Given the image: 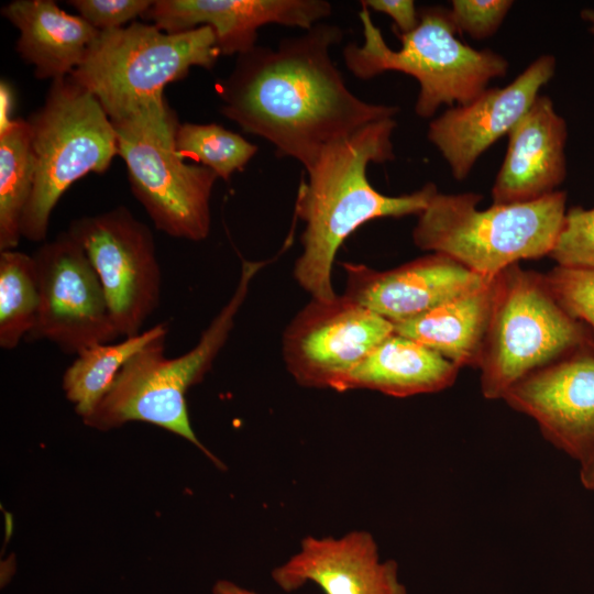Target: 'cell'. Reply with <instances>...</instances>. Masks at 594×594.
<instances>
[{"label":"cell","instance_id":"obj_1","mask_svg":"<svg viewBox=\"0 0 594 594\" xmlns=\"http://www.w3.org/2000/svg\"><path fill=\"white\" fill-rule=\"evenodd\" d=\"M342 37L339 26L317 23L276 48L255 46L238 55L233 70L217 85L221 113L305 169L329 144L394 118L398 108L366 102L346 87L330 56Z\"/></svg>","mask_w":594,"mask_h":594},{"label":"cell","instance_id":"obj_2","mask_svg":"<svg viewBox=\"0 0 594 594\" xmlns=\"http://www.w3.org/2000/svg\"><path fill=\"white\" fill-rule=\"evenodd\" d=\"M394 118L372 122L326 146L306 169L295 212L305 222L301 254L294 277L314 299L331 300L332 265L344 240L359 227L378 218L419 215L438 193L432 183L403 196H386L370 183V163L394 158Z\"/></svg>","mask_w":594,"mask_h":594},{"label":"cell","instance_id":"obj_3","mask_svg":"<svg viewBox=\"0 0 594 594\" xmlns=\"http://www.w3.org/2000/svg\"><path fill=\"white\" fill-rule=\"evenodd\" d=\"M265 264L242 262L240 278L231 298L189 351L176 358L166 356V337H163L135 353L84 422L102 431L130 421L148 422L183 437L218 468H223L195 435L188 416L186 393L201 382L212 366L229 338L251 282Z\"/></svg>","mask_w":594,"mask_h":594},{"label":"cell","instance_id":"obj_4","mask_svg":"<svg viewBox=\"0 0 594 594\" xmlns=\"http://www.w3.org/2000/svg\"><path fill=\"white\" fill-rule=\"evenodd\" d=\"M481 199L474 193H437L418 215L414 243L487 277L518 261L550 255L566 212L564 191L485 210L477 209Z\"/></svg>","mask_w":594,"mask_h":594},{"label":"cell","instance_id":"obj_5","mask_svg":"<svg viewBox=\"0 0 594 594\" xmlns=\"http://www.w3.org/2000/svg\"><path fill=\"white\" fill-rule=\"evenodd\" d=\"M362 45L343 50L346 68L360 79H371L388 70L410 75L419 84L415 111L431 118L442 105L463 106L475 99L494 79L504 77L507 61L491 50H475L457 37L449 9L425 7L418 10V25L398 35L399 50H392L373 23L369 9L361 4Z\"/></svg>","mask_w":594,"mask_h":594},{"label":"cell","instance_id":"obj_6","mask_svg":"<svg viewBox=\"0 0 594 594\" xmlns=\"http://www.w3.org/2000/svg\"><path fill=\"white\" fill-rule=\"evenodd\" d=\"M594 353V334L569 315L544 277L518 264L497 276V296L479 367L487 399H503L526 375L569 356Z\"/></svg>","mask_w":594,"mask_h":594},{"label":"cell","instance_id":"obj_7","mask_svg":"<svg viewBox=\"0 0 594 594\" xmlns=\"http://www.w3.org/2000/svg\"><path fill=\"white\" fill-rule=\"evenodd\" d=\"M111 122L132 194L155 228L177 239L205 240L219 177L208 167L187 164L177 152L179 121L165 96Z\"/></svg>","mask_w":594,"mask_h":594},{"label":"cell","instance_id":"obj_8","mask_svg":"<svg viewBox=\"0 0 594 594\" xmlns=\"http://www.w3.org/2000/svg\"><path fill=\"white\" fill-rule=\"evenodd\" d=\"M221 53L213 30L167 33L153 23L100 31L72 78L100 102L110 120L164 97V88L191 67L211 69Z\"/></svg>","mask_w":594,"mask_h":594},{"label":"cell","instance_id":"obj_9","mask_svg":"<svg viewBox=\"0 0 594 594\" xmlns=\"http://www.w3.org/2000/svg\"><path fill=\"white\" fill-rule=\"evenodd\" d=\"M28 122L35 179L21 235L43 243L63 194L89 173L103 174L118 155V141L100 102L70 75L51 82L44 103Z\"/></svg>","mask_w":594,"mask_h":594},{"label":"cell","instance_id":"obj_10","mask_svg":"<svg viewBox=\"0 0 594 594\" xmlns=\"http://www.w3.org/2000/svg\"><path fill=\"white\" fill-rule=\"evenodd\" d=\"M67 231L96 271L120 337L141 333L161 301L162 272L151 229L118 206L77 218Z\"/></svg>","mask_w":594,"mask_h":594},{"label":"cell","instance_id":"obj_11","mask_svg":"<svg viewBox=\"0 0 594 594\" xmlns=\"http://www.w3.org/2000/svg\"><path fill=\"white\" fill-rule=\"evenodd\" d=\"M33 257L40 300L28 339L46 340L76 355L120 337L98 275L67 230L43 242Z\"/></svg>","mask_w":594,"mask_h":594},{"label":"cell","instance_id":"obj_12","mask_svg":"<svg viewBox=\"0 0 594 594\" xmlns=\"http://www.w3.org/2000/svg\"><path fill=\"white\" fill-rule=\"evenodd\" d=\"M394 333L391 321L344 294L311 299L283 337L286 369L297 384L337 391L342 378Z\"/></svg>","mask_w":594,"mask_h":594},{"label":"cell","instance_id":"obj_13","mask_svg":"<svg viewBox=\"0 0 594 594\" xmlns=\"http://www.w3.org/2000/svg\"><path fill=\"white\" fill-rule=\"evenodd\" d=\"M503 399L532 418L547 441L583 463L594 452V353H579L526 375Z\"/></svg>","mask_w":594,"mask_h":594},{"label":"cell","instance_id":"obj_14","mask_svg":"<svg viewBox=\"0 0 594 594\" xmlns=\"http://www.w3.org/2000/svg\"><path fill=\"white\" fill-rule=\"evenodd\" d=\"M554 70L556 58L542 55L507 86L486 88L469 103L451 107L430 122L427 136L457 180L464 179L477 158L509 133Z\"/></svg>","mask_w":594,"mask_h":594},{"label":"cell","instance_id":"obj_15","mask_svg":"<svg viewBox=\"0 0 594 594\" xmlns=\"http://www.w3.org/2000/svg\"><path fill=\"white\" fill-rule=\"evenodd\" d=\"M343 268L346 274L344 295L393 324L477 290L495 277L475 273L441 253H431L388 271L353 263H343Z\"/></svg>","mask_w":594,"mask_h":594},{"label":"cell","instance_id":"obj_16","mask_svg":"<svg viewBox=\"0 0 594 594\" xmlns=\"http://www.w3.org/2000/svg\"><path fill=\"white\" fill-rule=\"evenodd\" d=\"M271 578L287 593L314 583L324 594H407L397 563L382 560L375 538L362 529L340 537H304Z\"/></svg>","mask_w":594,"mask_h":594},{"label":"cell","instance_id":"obj_17","mask_svg":"<svg viewBox=\"0 0 594 594\" xmlns=\"http://www.w3.org/2000/svg\"><path fill=\"white\" fill-rule=\"evenodd\" d=\"M326 0H154L144 18L167 33L210 26L221 55H240L255 47L265 24L306 31L331 14Z\"/></svg>","mask_w":594,"mask_h":594},{"label":"cell","instance_id":"obj_18","mask_svg":"<svg viewBox=\"0 0 594 594\" xmlns=\"http://www.w3.org/2000/svg\"><path fill=\"white\" fill-rule=\"evenodd\" d=\"M504 162L492 187L493 205L542 198L563 182L566 124L551 99L539 95L513 127Z\"/></svg>","mask_w":594,"mask_h":594},{"label":"cell","instance_id":"obj_19","mask_svg":"<svg viewBox=\"0 0 594 594\" xmlns=\"http://www.w3.org/2000/svg\"><path fill=\"white\" fill-rule=\"evenodd\" d=\"M1 15L19 30L15 51L38 79L72 75L100 32L53 0H14L1 8Z\"/></svg>","mask_w":594,"mask_h":594},{"label":"cell","instance_id":"obj_20","mask_svg":"<svg viewBox=\"0 0 594 594\" xmlns=\"http://www.w3.org/2000/svg\"><path fill=\"white\" fill-rule=\"evenodd\" d=\"M459 369L438 352L394 332L342 378L337 392L371 389L393 397L436 393L454 383Z\"/></svg>","mask_w":594,"mask_h":594},{"label":"cell","instance_id":"obj_21","mask_svg":"<svg viewBox=\"0 0 594 594\" xmlns=\"http://www.w3.org/2000/svg\"><path fill=\"white\" fill-rule=\"evenodd\" d=\"M497 276L477 290L394 323V332L428 346L459 367H479L495 308Z\"/></svg>","mask_w":594,"mask_h":594},{"label":"cell","instance_id":"obj_22","mask_svg":"<svg viewBox=\"0 0 594 594\" xmlns=\"http://www.w3.org/2000/svg\"><path fill=\"white\" fill-rule=\"evenodd\" d=\"M167 332L168 324L161 322L122 341L95 344L76 354L64 373L63 389L82 420L108 394L125 363Z\"/></svg>","mask_w":594,"mask_h":594},{"label":"cell","instance_id":"obj_23","mask_svg":"<svg viewBox=\"0 0 594 594\" xmlns=\"http://www.w3.org/2000/svg\"><path fill=\"white\" fill-rule=\"evenodd\" d=\"M35 179L28 119L16 118L0 133V251L14 250Z\"/></svg>","mask_w":594,"mask_h":594},{"label":"cell","instance_id":"obj_24","mask_svg":"<svg viewBox=\"0 0 594 594\" xmlns=\"http://www.w3.org/2000/svg\"><path fill=\"white\" fill-rule=\"evenodd\" d=\"M37 272L33 255L0 251V346L14 350L34 328L38 309Z\"/></svg>","mask_w":594,"mask_h":594},{"label":"cell","instance_id":"obj_25","mask_svg":"<svg viewBox=\"0 0 594 594\" xmlns=\"http://www.w3.org/2000/svg\"><path fill=\"white\" fill-rule=\"evenodd\" d=\"M176 150L184 160L199 162L228 182L235 172L244 169L257 146L220 124L186 122L177 128Z\"/></svg>","mask_w":594,"mask_h":594},{"label":"cell","instance_id":"obj_26","mask_svg":"<svg viewBox=\"0 0 594 594\" xmlns=\"http://www.w3.org/2000/svg\"><path fill=\"white\" fill-rule=\"evenodd\" d=\"M543 277L561 307L594 334V268L558 265Z\"/></svg>","mask_w":594,"mask_h":594},{"label":"cell","instance_id":"obj_27","mask_svg":"<svg viewBox=\"0 0 594 594\" xmlns=\"http://www.w3.org/2000/svg\"><path fill=\"white\" fill-rule=\"evenodd\" d=\"M550 256L559 266L594 268V208H570Z\"/></svg>","mask_w":594,"mask_h":594},{"label":"cell","instance_id":"obj_28","mask_svg":"<svg viewBox=\"0 0 594 594\" xmlns=\"http://www.w3.org/2000/svg\"><path fill=\"white\" fill-rule=\"evenodd\" d=\"M512 6L510 0H453L449 15L458 33L484 40L499 29Z\"/></svg>","mask_w":594,"mask_h":594},{"label":"cell","instance_id":"obj_29","mask_svg":"<svg viewBox=\"0 0 594 594\" xmlns=\"http://www.w3.org/2000/svg\"><path fill=\"white\" fill-rule=\"evenodd\" d=\"M70 4L84 20L98 31L124 28L138 16H144L151 0H70Z\"/></svg>","mask_w":594,"mask_h":594},{"label":"cell","instance_id":"obj_30","mask_svg":"<svg viewBox=\"0 0 594 594\" xmlns=\"http://www.w3.org/2000/svg\"><path fill=\"white\" fill-rule=\"evenodd\" d=\"M361 4L391 16L397 35L407 34L418 25L419 13L413 0H364Z\"/></svg>","mask_w":594,"mask_h":594},{"label":"cell","instance_id":"obj_31","mask_svg":"<svg viewBox=\"0 0 594 594\" xmlns=\"http://www.w3.org/2000/svg\"><path fill=\"white\" fill-rule=\"evenodd\" d=\"M14 107V91L7 80L0 81V133L4 132L14 121L11 117Z\"/></svg>","mask_w":594,"mask_h":594},{"label":"cell","instance_id":"obj_32","mask_svg":"<svg viewBox=\"0 0 594 594\" xmlns=\"http://www.w3.org/2000/svg\"><path fill=\"white\" fill-rule=\"evenodd\" d=\"M580 482L585 490L594 492V452L580 464Z\"/></svg>","mask_w":594,"mask_h":594},{"label":"cell","instance_id":"obj_33","mask_svg":"<svg viewBox=\"0 0 594 594\" xmlns=\"http://www.w3.org/2000/svg\"><path fill=\"white\" fill-rule=\"evenodd\" d=\"M213 594H258L254 591L242 587L229 580H219L212 587Z\"/></svg>","mask_w":594,"mask_h":594},{"label":"cell","instance_id":"obj_34","mask_svg":"<svg viewBox=\"0 0 594 594\" xmlns=\"http://www.w3.org/2000/svg\"><path fill=\"white\" fill-rule=\"evenodd\" d=\"M582 16L591 23L590 31L594 33V10H585L582 12Z\"/></svg>","mask_w":594,"mask_h":594}]
</instances>
